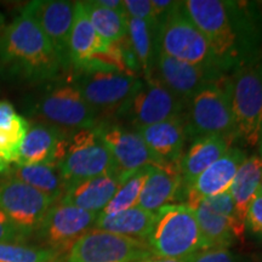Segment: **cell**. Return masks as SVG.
Masks as SVG:
<instances>
[{
  "mask_svg": "<svg viewBox=\"0 0 262 262\" xmlns=\"http://www.w3.org/2000/svg\"><path fill=\"white\" fill-rule=\"evenodd\" d=\"M232 141L221 135L196 136L180 160L183 187H189L195 179L231 148Z\"/></svg>",
  "mask_w": 262,
  "mask_h": 262,
  "instance_id": "7402d4cb",
  "label": "cell"
},
{
  "mask_svg": "<svg viewBox=\"0 0 262 262\" xmlns=\"http://www.w3.org/2000/svg\"><path fill=\"white\" fill-rule=\"evenodd\" d=\"M24 234L12 224L11 220L0 210V243L21 244L26 242Z\"/></svg>",
  "mask_w": 262,
  "mask_h": 262,
  "instance_id": "d590c367",
  "label": "cell"
},
{
  "mask_svg": "<svg viewBox=\"0 0 262 262\" xmlns=\"http://www.w3.org/2000/svg\"><path fill=\"white\" fill-rule=\"evenodd\" d=\"M245 226L262 239V194H256L248 209Z\"/></svg>",
  "mask_w": 262,
  "mask_h": 262,
  "instance_id": "e575fe53",
  "label": "cell"
},
{
  "mask_svg": "<svg viewBox=\"0 0 262 262\" xmlns=\"http://www.w3.org/2000/svg\"><path fill=\"white\" fill-rule=\"evenodd\" d=\"M187 112L188 135H221L235 140L231 79L226 75L204 85L189 100Z\"/></svg>",
  "mask_w": 262,
  "mask_h": 262,
  "instance_id": "5b68a950",
  "label": "cell"
},
{
  "mask_svg": "<svg viewBox=\"0 0 262 262\" xmlns=\"http://www.w3.org/2000/svg\"><path fill=\"white\" fill-rule=\"evenodd\" d=\"M67 136L60 127L37 124L29 127L18 149L16 165L55 164L58 165L68 146Z\"/></svg>",
  "mask_w": 262,
  "mask_h": 262,
  "instance_id": "e0dca14e",
  "label": "cell"
},
{
  "mask_svg": "<svg viewBox=\"0 0 262 262\" xmlns=\"http://www.w3.org/2000/svg\"><path fill=\"white\" fill-rule=\"evenodd\" d=\"M189 262H234V258L228 249L214 248L194 254Z\"/></svg>",
  "mask_w": 262,
  "mask_h": 262,
  "instance_id": "8d00e7d4",
  "label": "cell"
},
{
  "mask_svg": "<svg viewBox=\"0 0 262 262\" xmlns=\"http://www.w3.org/2000/svg\"><path fill=\"white\" fill-rule=\"evenodd\" d=\"M206 249L226 248L233 242L232 226L227 219L208 209L201 202L192 206Z\"/></svg>",
  "mask_w": 262,
  "mask_h": 262,
  "instance_id": "83f0119b",
  "label": "cell"
},
{
  "mask_svg": "<svg viewBox=\"0 0 262 262\" xmlns=\"http://www.w3.org/2000/svg\"><path fill=\"white\" fill-rule=\"evenodd\" d=\"M201 203L204 204L208 209H210V210L216 212V214L227 219V220L231 222L233 237L239 239V241H243L245 227H247V226H245L244 222H242L241 219L238 217L237 210H235V205L231 193L226 191L220 193V194L208 196V198H204L203 201H201Z\"/></svg>",
  "mask_w": 262,
  "mask_h": 262,
  "instance_id": "1f68e13d",
  "label": "cell"
},
{
  "mask_svg": "<svg viewBox=\"0 0 262 262\" xmlns=\"http://www.w3.org/2000/svg\"><path fill=\"white\" fill-rule=\"evenodd\" d=\"M229 79L235 139L257 145L262 135V62L235 71Z\"/></svg>",
  "mask_w": 262,
  "mask_h": 262,
  "instance_id": "8992f818",
  "label": "cell"
},
{
  "mask_svg": "<svg viewBox=\"0 0 262 262\" xmlns=\"http://www.w3.org/2000/svg\"><path fill=\"white\" fill-rule=\"evenodd\" d=\"M61 255L48 248L0 243V262H56Z\"/></svg>",
  "mask_w": 262,
  "mask_h": 262,
  "instance_id": "4dcf8cb0",
  "label": "cell"
},
{
  "mask_svg": "<svg viewBox=\"0 0 262 262\" xmlns=\"http://www.w3.org/2000/svg\"><path fill=\"white\" fill-rule=\"evenodd\" d=\"M157 214L135 206L116 214H98L94 228L147 242L155 227Z\"/></svg>",
  "mask_w": 262,
  "mask_h": 262,
  "instance_id": "cb8c5ba5",
  "label": "cell"
},
{
  "mask_svg": "<svg viewBox=\"0 0 262 262\" xmlns=\"http://www.w3.org/2000/svg\"><path fill=\"white\" fill-rule=\"evenodd\" d=\"M186 110V101L175 96L153 75H148L120 116H126L135 129H139L180 116Z\"/></svg>",
  "mask_w": 262,
  "mask_h": 262,
  "instance_id": "7c38bea8",
  "label": "cell"
},
{
  "mask_svg": "<svg viewBox=\"0 0 262 262\" xmlns=\"http://www.w3.org/2000/svg\"><path fill=\"white\" fill-rule=\"evenodd\" d=\"M57 166L66 182V189L85 180L119 172L110 150L95 129L78 130L73 134Z\"/></svg>",
  "mask_w": 262,
  "mask_h": 262,
  "instance_id": "52a82bcc",
  "label": "cell"
},
{
  "mask_svg": "<svg viewBox=\"0 0 262 262\" xmlns=\"http://www.w3.org/2000/svg\"><path fill=\"white\" fill-rule=\"evenodd\" d=\"M9 170V164H6L3 162V160H0V173L3 172H6Z\"/></svg>",
  "mask_w": 262,
  "mask_h": 262,
  "instance_id": "b9f144b4",
  "label": "cell"
},
{
  "mask_svg": "<svg viewBox=\"0 0 262 262\" xmlns=\"http://www.w3.org/2000/svg\"><path fill=\"white\" fill-rule=\"evenodd\" d=\"M29 127V123L21 116L11 129L0 130V160L6 164L16 163L19 146Z\"/></svg>",
  "mask_w": 262,
  "mask_h": 262,
  "instance_id": "d6a6232c",
  "label": "cell"
},
{
  "mask_svg": "<svg viewBox=\"0 0 262 262\" xmlns=\"http://www.w3.org/2000/svg\"><path fill=\"white\" fill-rule=\"evenodd\" d=\"M126 41L135 55L145 77L150 74L158 52L157 48V26L142 19L127 17Z\"/></svg>",
  "mask_w": 262,
  "mask_h": 262,
  "instance_id": "484cf974",
  "label": "cell"
},
{
  "mask_svg": "<svg viewBox=\"0 0 262 262\" xmlns=\"http://www.w3.org/2000/svg\"><path fill=\"white\" fill-rule=\"evenodd\" d=\"M123 181L122 173L112 172L74 183L66 189L60 203L100 214L116 194Z\"/></svg>",
  "mask_w": 262,
  "mask_h": 262,
  "instance_id": "ffe728a7",
  "label": "cell"
},
{
  "mask_svg": "<svg viewBox=\"0 0 262 262\" xmlns=\"http://www.w3.org/2000/svg\"><path fill=\"white\" fill-rule=\"evenodd\" d=\"M97 216L96 212L58 203L49 209L35 233L48 249L63 254L94 227Z\"/></svg>",
  "mask_w": 262,
  "mask_h": 262,
  "instance_id": "4fadbf2b",
  "label": "cell"
},
{
  "mask_svg": "<svg viewBox=\"0 0 262 262\" xmlns=\"http://www.w3.org/2000/svg\"><path fill=\"white\" fill-rule=\"evenodd\" d=\"M257 194H262V180H261V183H260V187H258Z\"/></svg>",
  "mask_w": 262,
  "mask_h": 262,
  "instance_id": "f6af8a7d",
  "label": "cell"
},
{
  "mask_svg": "<svg viewBox=\"0 0 262 262\" xmlns=\"http://www.w3.org/2000/svg\"><path fill=\"white\" fill-rule=\"evenodd\" d=\"M10 172L12 175L11 179L27 183L31 187L51 196L56 202L60 201L66 192V182L60 169L55 164L16 165V168Z\"/></svg>",
  "mask_w": 262,
  "mask_h": 262,
  "instance_id": "4316f807",
  "label": "cell"
},
{
  "mask_svg": "<svg viewBox=\"0 0 262 262\" xmlns=\"http://www.w3.org/2000/svg\"><path fill=\"white\" fill-rule=\"evenodd\" d=\"M152 233L147 239L152 255L187 258L206 250L195 214L187 204H169L156 212Z\"/></svg>",
  "mask_w": 262,
  "mask_h": 262,
  "instance_id": "3957f363",
  "label": "cell"
},
{
  "mask_svg": "<svg viewBox=\"0 0 262 262\" xmlns=\"http://www.w3.org/2000/svg\"><path fill=\"white\" fill-rule=\"evenodd\" d=\"M22 11L35 21L56 51L62 68L71 67L70 35L73 24L74 3L64 0H34Z\"/></svg>",
  "mask_w": 262,
  "mask_h": 262,
  "instance_id": "5bb4252c",
  "label": "cell"
},
{
  "mask_svg": "<svg viewBox=\"0 0 262 262\" xmlns=\"http://www.w3.org/2000/svg\"><path fill=\"white\" fill-rule=\"evenodd\" d=\"M258 149H260V157L262 158V135L260 137V141H258Z\"/></svg>",
  "mask_w": 262,
  "mask_h": 262,
  "instance_id": "ee69618b",
  "label": "cell"
},
{
  "mask_svg": "<svg viewBox=\"0 0 262 262\" xmlns=\"http://www.w3.org/2000/svg\"><path fill=\"white\" fill-rule=\"evenodd\" d=\"M150 152L160 163H180L188 136L186 114L136 129Z\"/></svg>",
  "mask_w": 262,
  "mask_h": 262,
  "instance_id": "d6986e66",
  "label": "cell"
},
{
  "mask_svg": "<svg viewBox=\"0 0 262 262\" xmlns=\"http://www.w3.org/2000/svg\"><path fill=\"white\" fill-rule=\"evenodd\" d=\"M262 180V158L251 156L239 166L228 192L233 198L238 217L245 224L248 209L257 194Z\"/></svg>",
  "mask_w": 262,
  "mask_h": 262,
  "instance_id": "d4e9b609",
  "label": "cell"
},
{
  "mask_svg": "<svg viewBox=\"0 0 262 262\" xmlns=\"http://www.w3.org/2000/svg\"><path fill=\"white\" fill-rule=\"evenodd\" d=\"M110 44L94 29L83 2H74L73 24L70 35L71 66H74L77 71L81 70L97 54L107 50Z\"/></svg>",
  "mask_w": 262,
  "mask_h": 262,
  "instance_id": "603a6c76",
  "label": "cell"
},
{
  "mask_svg": "<svg viewBox=\"0 0 262 262\" xmlns=\"http://www.w3.org/2000/svg\"><path fill=\"white\" fill-rule=\"evenodd\" d=\"M150 3H152L153 16H155L157 24H158V19L169 11L175 2H170V0H150Z\"/></svg>",
  "mask_w": 262,
  "mask_h": 262,
  "instance_id": "f35d334b",
  "label": "cell"
},
{
  "mask_svg": "<svg viewBox=\"0 0 262 262\" xmlns=\"http://www.w3.org/2000/svg\"><path fill=\"white\" fill-rule=\"evenodd\" d=\"M157 48L159 52L176 60L219 70L204 34L188 15L183 2L173 3L158 19Z\"/></svg>",
  "mask_w": 262,
  "mask_h": 262,
  "instance_id": "277c9868",
  "label": "cell"
},
{
  "mask_svg": "<svg viewBox=\"0 0 262 262\" xmlns=\"http://www.w3.org/2000/svg\"><path fill=\"white\" fill-rule=\"evenodd\" d=\"M88 17L98 35L107 42H118L126 37L127 16L98 5L97 2H83Z\"/></svg>",
  "mask_w": 262,
  "mask_h": 262,
  "instance_id": "f1b7e54d",
  "label": "cell"
},
{
  "mask_svg": "<svg viewBox=\"0 0 262 262\" xmlns=\"http://www.w3.org/2000/svg\"><path fill=\"white\" fill-rule=\"evenodd\" d=\"M19 114L8 101H0V130L11 129L19 119Z\"/></svg>",
  "mask_w": 262,
  "mask_h": 262,
  "instance_id": "74e56055",
  "label": "cell"
},
{
  "mask_svg": "<svg viewBox=\"0 0 262 262\" xmlns=\"http://www.w3.org/2000/svg\"><path fill=\"white\" fill-rule=\"evenodd\" d=\"M191 257L187 258H165V257H158V256H149L147 258H143L139 262H189Z\"/></svg>",
  "mask_w": 262,
  "mask_h": 262,
  "instance_id": "60d3db41",
  "label": "cell"
},
{
  "mask_svg": "<svg viewBox=\"0 0 262 262\" xmlns=\"http://www.w3.org/2000/svg\"><path fill=\"white\" fill-rule=\"evenodd\" d=\"M149 256L152 253L147 242L94 228L56 262H139Z\"/></svg>",
  "mask_w": 262,
  "mask_h": 262,
  "instance_id": "ba28073f",
  "label": "cell"
},
{
  "mask_svg": "<svg viewBox=\"0 0 262 262\" xmlns=\"http://www.w3.org/2000/svg\"><path fill=\"white\" fill-rule=\"evenodd\" d=\"M96 2L98 5L103 6V8L113 10V11H117V12H122V14H125V9H124V4L122 0H96Z\"/></svg>",
  "mask_w": 262,
  "mask_h": 262,
  "instance_id": "ab89813d",
  "label": "cell"
},
{
  "mask_svg": "<svg viewBox=\"0 0 262 262\" xmlns=\"http://www.w3.org/2000/svg\"><path fill=\"white\" fill-rule=\"evenodd\" d=\"M183 4L221 72L234 73L260 61L262 19L255 6L228 0H187Z\"/></svg>",
  "mask_w": 262,
  "mask_h": 262,
  "instance_id": "6da1fadb",
  "label": "cell"
},
{
  "mask_svg": "<svg viewBox=\"0 0 262 262\" xmlns=\"http://www.w3.org/2000/svg\"><path fill=\"white\" fill-rule=\"evenodd\" d=\"M95 130L110 150L118 171L125 178L146 166L162 164L136 131L119 125L96 126Z\"/></svg>",
  "mask_w": 262,
  "mask_h": 262,
  "instance_id": "2e32d148",
  "label": "cell"
},
{
  "mask_svg": "<svg viewBox=\"0 0 262 262\" xmlns=\"http://www.w3.org/2000/svg\"><path fill=\"white\" fill-rule=\"evenodd\" d=\"M247 158L244 150L231 147L186 189L187 205L193 206L204 198L228 191L239 166Z\"/></svg>",
  "mask_w": 262,
  "mask_h": 262,
  "instance_id": "ac0fdd59",
  "label": "cell"
},
{
  "mask_svg": "<svg viewBox=\"0 0 262 262\" xmlns=\"http://www.w3.org/2000/svg\"><path fill=\"white\" fill-rule=\"evenodd\" d=\"M182 187L179 163L153 165L143 186L137 206L143 210L157 212L163 206L175 202L182 192Z\"/></svg>",
  "mask_w": 262,
  "mask_h": 262,
  "instance_id": "44dd1931",
  "label": "cell"
},
{
  "mask_svg": "<svg viewBox=\"0 0 262 262\" xmlns=\"http://www.w3.org/2000/svg\"><path fill=\"white\" fill-rule=\"evenodd\" d=\"M4 28H5V17H4V15L0 12V33H2V31Z\"/></svg>",
  "mask_w": 262,
  "mask_h": 262,
  "instance_id": "7bdbcfd3",
  "label": "cell"
},
{
  "mask_svg": "<svg viewBox=\"0 0 262 262\" xmlns=\"http://www.w3.org/2000/svg\"><path fill=\"white\" fill-rule=\"evenodd\" d=\"M153 165L146 166V168L140 169L139 171L134 172L130 175L125 181H124L111 202L106 205V208L100 212L101 215L116 214V212L127 210V209L135 208L139 204V199L141 193H142L143 186L147 178H148L150 169Z\"/></svg>",
  "mask_w": 262,
  "mask_h": 262,
  "instance_id": "f546056e",
  "label": "cell"
},
{
  "mask_svg": "<svg viewBox=\"0 0 262 262\" xmlns=\"http://www.w3.org/2000/svg\"><path fill=\"white\" fill-rule=\"evenodd\" d=\"M155 70L157 71V75H153L166 89L186 102H189V100L204 85L225 77V73H222L217 68L188 63L164 55L159 51L156 55L152 71Z\"/></svg>",
  "mask_w": 262,
  "mask_h": 262,
  "instance_id": "9a60e30c",
  "label": "cell"
},
{
  "mask_svg": "<svg viewBox=\"0 0 262 262\" xmlns=\"http://www.w3.org/2000/svg\"><path fill=\"white\" fill-rule=\"evenodd\" d=\"M73 84L97 113L119 116L141 88L142 80L118 72H78Z\"/></svg>",
  "mask_w": 262,
  "mask_h": 262,
  "instance_id": "9c48e42d",
  "label": "cell"
},
{
  "mask_svg": "<svg viewBox=\"0 0 262 262\" xmlns=\"http://www.w3.org/2000/svg\"><path fill=\"white\" fill-rule=\"evenodd\" d=\"M55 199L16 179L0 182V210L26 238L37 232Z\"/></svg>",
  "mask_w": 262,
  "mask_h": 262,
  "instance_id": "8fae6325",
  "label": "cell"
},
{
  "mask_svg": "<svg viewBox=\"0 0 262 262\" xmlns=\"http://www.w3.org/2000/svg\"><path fill=\"white\" fill-rule=\"evenodd\" d=\"M35 113L54 126L84 130L97 126L98 113L73 83L49 89L35 103Z\"/></svg>",
  "mask_w": 262,
  "mask_h": 262,
  "instance_id": "30bf717a",
  "label": "cell"
},
{
  "mask_svg": "<svg viewBox=\"0 0 262 262\" xmlns=\"http://www.w3.org/2000/svg\"><path fill=\"white\" fill-rule=\"evenodd\" d=\"M123 4L127 17L142 19L157 26L150 0H124Z\"/></svg>",
  "mask_w": 262,
  "mask_h": 262,
  "instance_id": "836d02e7",
  "label": "cell"
},
{
  "mask_svg": "<svg viewBox=\"0 0 262 262\" xmlns=\"http://www.w3.org/2000/svg\"><path fill=\"white\" fill-rule=\"evenodd\" d=\"M0 71L11 79L35 84L56 79L63 71L50 41L24 11L0 33Z\"/></svg>",
  "mask_w": 262,
  "mask_h": 262,
  "instance_id": "7a4b0ae2",
  "label": "cell"
}]
</instances>
